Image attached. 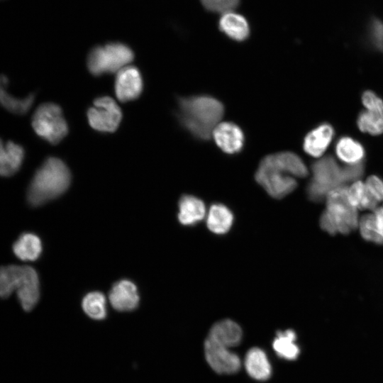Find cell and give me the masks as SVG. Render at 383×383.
<instances>
[{
	"mask_svg": "<svg viewBox=\"0 0 383 383\" xmlns=\"http://www.w3.org/2000/svg\"><path fill=\"white\" fill-rule=\"evenodd\" d=\"M338 157L349 165L360 163L365 150L360 143L348 137L340 138L335 146Z\"/></svg>",
	"mask_w": 383,
	"mask_h": 383,
	"instance_id": "cb8c5ba5",
	"label": "cell"
},
{
	"mask_svg": "<svg viewBox=\"0 0 383 383\" xmlns=\"http://www.w3.org/2000/svg\"><path fill=\"white\" fill-rule=\"evenodd\" d=\"M296 338V333L292 330L279 331L272 343L277 355L289 360H296L299 354V348L294 343Z\"/></svg>",
	"mask_w": 383,
	"mask_h": 383,
	"instance_id": "d4e9b609",
	"label": "cell"
},
{
	"mask_svg": "<svg viewBox=\"0 0 383 383\" xmlns=\"http://www.w3.org/2000/svg\"><path fill=\"white\" fill-rule=\"evenodd\" d=\"M373 42L379 48H383V23L379 20H374L371 26Z\"/></svg>",
	"mask_w": 383,
	"mask_h": 383,
	"instance_id": "4dcf8cb0",
	"label": "cell"
},
{
	"mask_svg": "<svg viewBox=\"0 0 383 383\" xmlns=\"http://www.w3.org/2000/svg\"><path fill=\"white\" fill-rule=\"evenodd\" d=\"M13 291L25 311L35 307L40 297V284L33 267L15 265L0 267V297L7 298Z\"/></svg>",
	"mask_w": 383,
	"mask_h": 383,
	"instance_id": "277c9868",
	"label": "cell"
},
{
	"mask_svg": "<svg viewBox=\"0 0 383 383\" xmlns=\"http://www.w3.org/2000/svg\"><path fill=\"white\" fill-rule=\"evenodd\" d=\"M366 193L365 183L359 180L355 181L350 187H348L347 194L350 204L359 209L365 198Z\"/></svg>",
	"mask_w": 383,
	"mask_h": 383,
	"instance_id": "f1b7e54d",
	"label": "cell"
},
{
	"mask_svg": "<svg viewBox=\"0 0 383 383\" xmlns=\"http://www.w3.org/2000/svg\"><path fill=\"white\" fill-rule=\"evenodd\" d=\"M25 157L23 148L13 141L0 138V175L9 177L17 172Z\"/></svg>",
	"mask_w": 383,
	"mask_h": 383,
	"instance_id": "9a60e30c",
	"label": "cell"
},
{
	"mask_svg": "<svg viewBox=\"0 0 383 383\" xmlns=\"http://www.w3.org/2000/svg\"><path fill=\"white\" fill-rule=\"evenodd\" d=\"M71 181L65 163L55 157H48L37 170L28 189L27 199L38 206L63 194Z\"/></svg>",
	"mask_w": 383,
	"mask_h": 383,
	"instance_id": "3957f363",
	"label": "cell"
},
{
	"mask_svg": "<svg viewBox=\"0 0 383 383\" xmlns=\"http://www.w3.org/2000/svg\"><path fill=\"white\" fill-rule=\"evenodd\" d=\"M15 255L23 261L37 260L42 252V243L38 235L25 233L19 236L13 245Z\"/></svg>",
	"mask_w": 383,
	"mask_h": 383,
	"instance_id": "603a6c76",
	"label": "cell"
},
{
	"mask_svg": "<svg viewBox=\"0 0 383 383\" xmlns=\"http://www.w3.org/2000/svg\"><path fill=\"white\" fill-rule=\"evenodd\" d=\"M143 89V78L136 67L127 65L117 72L114 90L120 101L127 102L138 99Z\"/></svg>",
	"mask_w": 383,
	"mask_h": 383,
	"instance_id": "7c38bea8",
	"label": "cell"
},
{
	"mask_svg": "<svg viewBox=\"0 0 383 383\" xmlns=\"http://www.w3.org/2000/svg\"><path fill=\"white\" fill-rule=\"evenodd\" d=\"M109 298L112 306L120 311L133 310L139 302L135 285L127 279L115 283L109 292Z\"/></svg>",
	"mask_w": 383,
	"mask_h": 383,
	"instance_id": "5bb4252c",
	"label": "cell"
},
{
	"mask_svg": "<svg viewBox=\"0 0 383 383\" xmlns=\"http://www.w3.org/2000/svg\"><path fill=\"white\" fill-rule=\"evenodd\" d=\"M377 231L383 240V207H377L373 211Z\"/></svg>",
	"mask_w": 383,
	"mask_h": 383,
	"instance_id": "1f68e13d",
	"label": "cell"
},
{
	"mask_svg": "<svg viewBox=\"0 0 383 383\" xmlns=\"http://www.w3.org/2000/svg\"><path fill=\"white\" fill-rule=\"evenodd\" d=\"M334 132L332 126L323 123L307 134L304 141V149L313 157L321 156L332 140Z\"/></svg>",
	"mask_w": 383,
	"mask_h": 383,
	"instance_id": "d6986e66",
	"label": "cell"
},
{
	"mask_svg": "<svg viewBox=\"0 0 383 383\" xmlns=\"http://www.w3.org/2000/svg\"><path fill=\"white\" fill-rule=\"evenodd\" d=\"M233 222L232 211L222 204L211 206L206 218L208 228L215 234L223 235L231 228Z\"/></svg>",
	"mask_w": 383,
	"mask_h": 383,
	"instance_id": "44dd1931",
	"label": "cell"
},
{
	"mask_svg": "<svg viewBox=\"0 0 383 383\" xmlns=\"http://www.w3.org/2000/svg\"><path fill=\"white\" fill-rule=\"evenodd\" d=\"M242 334L241 328L238 323L225 319L213 325L206 338L228 348L240 343Z\"/></svg>",
	"mask_w": 383,
	"mask_h": 383,
	"instance_id": "2e32d148",
	"label": "cell"
},
{
	"mask_svg": "<svg viewBox=\"0 0 383 383\" xmlns=\"http://www.w3.org/2000/svg\"><path fill=\"white\" fill-rule=\"evenodd\" d=\"M212 135L217 145L226 153L238 152L243 148V133L233 123H219L214 128Z\"/></svg>",
	"mask_w": 383,
	"mask_h": 383,
	"instance_id": "4fadbf2b",
	"label": "cell"
},
{
	"mask_svg": "<svg viewBox=\"0 0 383 383\" xmlns=\"http://www.w3.org/2000/svg\"><path fill=\"white\" fill-rule=\"evenodd\" d=\"M240 0H201L206 9L212 12L225 13L238 6Z\"/></svg>",
	"mask_w": 383,
	"mask_h": 383,
	"instance_id": "83f0119b",
	"label": "cell"
},
{
	"mask_svg": "<svg viewBox=\"0 0 383 383\" xmlns=\"http://www.w3.org/2000/svg\"><path fill=\"white\" fill-rule=\"evenodd\" d=\"M206 206L204 201L192 195H184L179 201L178 220L182 225L193 226L204 219Z\"/></svg>",
	"mask_w": 383,
	"mask_h": 383,
	"instance_id": "ac0fdd59",
	"label": "cell"
},
{
	"mask_svg": "<svg viewBox=\"0 0 383 383\" xmlns=\"http://www.w3.org/2000/svg\"><path fill=\"white\" fill-rule=\"evenodd\" d=\"M204 354L208 364L218 374L235 373L240 368V360L236 354L208 338L204 342Z\"/></svg>",
	"mask_w": 383,
	"mask_h": 383,
	"instance_id": "8fae6325",
	"label": "cell"
},
{
	"mask_svg": "<svg viewBox=\"0 0 383 383\" xmlns=\"http://www.w3.org/2000/svg\"><path fill=\"white\" fill-rule=\"evenodd\" d=\"M245 367L253 379L265 381L271 375V366L266 354L258 348L248 350L245 359Z\"/></svg>",
	"mask_w": 383,
	"mask_h": 383,
	"instance_id": "ffe728a7",
	"label": "cell"
},
{
	"mask_svg": "<svg viewBox=\"0 0 383 383\" xmlns=\"http://www.w3.org/2000/svg\"><path fill=\"white\" fill-rule=\"evenodd\" d=\"M347 192L348 187L342 186L331 191L325 199L326 208L320 226L331 235L347 234L358 227V209L350 204Z\"/></svg>",
	"mask_w": 383,
	"mask_h": 383,
	"instance_id": "5b68a950",
	"label": "cell"
},
{
	"mask_svg": "<svg viewBox=\"0 0 383 383\" xmlns=\"http://www.w3.org/2000/svg\"><path fill=\"white\" fill-rule=\"evenodd\" d=\"M177 116L181 124L193 136L208 140L223 115V106L209 96H192L178 99Z\"/></svg>",
	"mask_w": 383,
	"mask_h": 383,
	"instance_id": "7a4b0ae2",
	"label": "cell"
},
{
	"mask_svg": "<svg viewBox=\"0 0 383 383\" xmlns=\"http://www.w3.org/2000/svg\"><path fill=\"white\" fill-rule=\"evenodd\" d=\"M35 133L50 144L60 143L68 133V126L60 106L44 103L35 110L32 118Z\"/></svg>",
	"mask_w": 383,
	"mask_h": 383,
	"instance_id": "ba28073f",
	"label": "cell"
},
{
	"mask_svg": "<svg viewBox=\"0 0 383 383\" xmlns=\"http://www.w3.org/2000/svg\"><path fill=\"white\" fill-rule=\"evenodd\" d=\"M132 50L121 43H111L94 48L87 57V67L94 76L118 72L132 62Z\"/></svg>",
	"mask_w": 383,
	"mask_h": 383,
	"instance_id": "8992f818",
	"label": "cell"
},
{
	"mask_svg": "<svg viewBox=\"0 0 383 383\" xmlns=\"http://www.w3.org/2000/svg\"><path fill=\"white\" fill-rule=\"evenodd\" d=\"M307 174L306 166L299 156L292 152H280L262 159L255 179L270 196L282 199L296 189V177Z\"/></svg>",
	"mask_w": 383,
	"mask_h": 383,
	"instance_id": "6da1fadb",
	"label": "cell"
},
{
	"mask_svg": "<svg viewBox=\"0 0 383 383\" xmlns=\"http://www.w3.org/2000/svg\"><path fill=\"white\" fill-rule=\"evenodd\" d=\"M90 126L99 132H114L118 127L122 113L116 102L111 97L96 98L87 112Z\"/></svg>",
	"mask_w": 383,
	"mask_h": 383,
	"instance_id": "9c48e42d",
	"label": "cell"
},
{
	"mask_svg": "<svg viewBox=\"0 0 383 383\" xmlns=\"http://www.w3.org/2000/svg\"><path fill=\"white\" fill-rule=\"evenodd\" d=\"M82 306L86 314L93 319L101 320L106 316V298L101 292L87 294L82 300Z\"/></svg>",
	"mask_w": 383,
	"mask_h": 383,
	"instance_id": "484cf974",
	"label": "cell"
},
{
	"mask_svg": "<svg viewBox=\"0 0 383 383\" xmlns=\"http://www.w3.org/2000/svg\"><path fill=\"white\" fill-rule=\"evenodd\" d=\"M313 177L307 188L309 198L313 201L326 199L332 190L348 182L344 168H340L333 157H326L312 165Z\"/></svg>",
	"mask_w": 383,
	"mask_h": 383,
	"instance_id": "52a82bcc",
	"label": "cell"
},
{
	"mask_svg": "<svg viewBox=\"0 0 383 383\" xmlns=\"http://www.w3.org/2000/svg\"><path fill=\"white\" fill-rule=\"evenodd\" d=\"M9 79L4 74L0 75V105L8 111L16 114L24 115L28 112L35 101V94L18 98L13 96L8 91Z\"/></svg>",
	"mask_w": 383,
	"mask_h": 383,
	"instance_id": "e0dca14e",
	"label": "cell"
},
{
	"mask_svg": "<svg viewBox=\"0 0 383 383\" xmlns=\"http://www.w3.org/2000/svg\"><path fill=\"white\" fill-rule=\"evenodd\" d=\"M219 28L229 38L238 41L246 39L250 32L246 19L233 11L222 14L219 20Z\"/></svg>",
	"mask_w": 383,
	"mask_h": 383,
	"instance_id": "7402d4cb",
	"label": "cell"
},
{
	"mask_svg": "<svg viewBox=\"0 0 383 383\" xmlns=\"http://www.w3.org/2000/svg\"><path fill=\"white\" fill-rule=\"evenodd\" d=\"M366 111L358 116L357 126L360 131L372 135L383 133V101L374 93L366 91L362 96Z\"/></svg>",
	"mask_w": 383,
	"mask_h": 383,
	"instance_id": "30bf717a",
	"label": "cell"
},
{
	"mask_svg": "<svg viewBox=\"0 0 383 383\" xmlns=\"http://www.w3.org/2000/svg\"><path fill=\"white\" fill-rule=\"evenodd\" d=\"M365 184L368 192L378 202L383 201V181L381 179L374 175L370 176Z\"/></svg>",
	"mask_w": 383,
	"mask_h": 383,
	"instance_id": "f546056e",
	"label": "cell"
},
{
	"mask_svg": "<svg viewBox=\"0 0 383 383\" xmlns=\"http://www.w3.org/2000/svg\"><path fill=\"white\" fill-rule=\"evenodd\" d=\"M358 227L360 234L365 240L376 244H383V240L377 229L373 212L365 214L359 218Z\"/></svg>",
	"mask_w": 383,
	"mask_h": 383,
	"instance_id": "4316f807",
	"label": "cell"
},
{
	"mask_svg": "<svg viewBox=\"0 0 383 383\" xmlns=\"http://www.w3.org/2000/svg\"><path fill=\"white\" fill-rule=\"evenodd\" d=\"M383 207V206H382Z\"/></svg>",
	"mask_w": 383,
	"mask_h": 383,
	"instance_id": "d6a6232c",
	"label": "cell"
}]
</instances>
